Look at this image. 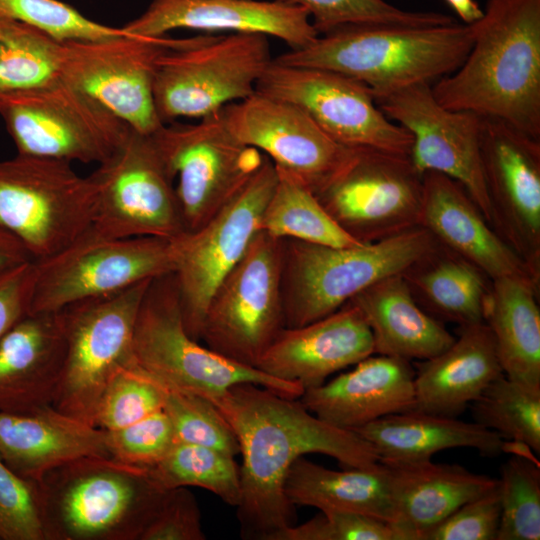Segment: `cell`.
<instances>
[{
	"instance_id": "277c9868",
	"label": "cell",
	"mask_w": 540,
	"mask_h": 540,
	"mask_svg": "<svg viewBox=\"0 0 540 540\" xmlns=\"http://www.w3.org/2000/svg\"><path fill=\"white\" fill-rule=\"evenodd\" d=\"M47 540H140L167 490L147 468L85 456L39 482Z\"/></svg>"
},
{
	"instance_id": "836d02e7",
	"label": "cell",
	"mask_w": 540,
	"mask_h": 540,
	"mask_svg": "<svg viewBox=\"0 0 540 540\" xmlns=\"http://www.w3.org/2000/svg\"><path fill=\"white\" fill-rule=\"evenodd\" d=\"M418 304L440 322H484L487 276L440 243L403 274Z\"/></svg>"
},
{
	"instance_id": "f1b7e54d",
	"label": "cell",
	"mask_w": 540,
	"mask_h": 540,
	"mask_svg": "<svg viewBox=\"0 0 540 540\" xmlns=\"http://www.w3.org/2000/svg\"><path fill=\"white\" fill-rule=\"evenodd\" d=\"M85 456H109L105 431L47 406L0 412V457L21 477L39 482L48 472Z\"/></svg>"
},
{
	"instance_id": "bcb514c9",
	"label": "cell",
	"mask_w": 540,
	"mask_h": 540,
	"mask_svg": "<svg viewBox=\"0 0 540 540\" xmlns=\"http://www.w3.org/2000/svg\"><path fill=\"white\" fill-rule=\"evenodd\" d=\"M272 540H397L392 526L379 518L352 512H321L291 525Z\"/></svg>"
},
{
	"instance_id": "2e32d148",
	"label": "cell",
	"mask_w": 540,
	"mask_h": 540,
	"mask_svg": "<svg viewBox=\"0 0 540 540\" xmlns=\"http://www.w3.org/2000/svg\"><path fill=\"white\" fill-rule=\"evenodd\" d=\"M314 194L333 220L363 244L421 226L423 174L410 156L356 149Z\"/></svg>"
},
{
	"instance_id": "8d00e7d4",
	"label": "cell",
	"mask_w": 540,
	"mask_h": 540,
	"mask_svg": "<svg viewBox=\"0 0 540 540\" xmlns=\"http://www.w3.org/2000/svg\"><path fill=\"white\" fill-rule=\"evenodd\" d=\"M470 406L474 422L539 454L540 390L530 389L503 373Z\"/></svg>"
},
{
	"instance_id": "484cf974",
	"label": "cell",
	"mask_w": 540,
	"mask_h": 540,
	"mask_svg": "<svg viewBox=\"0 0 540 540\" xmlns=\"http://www.w3.org/2000/svg\"><path fill=\"white\" fill-rule=\"evenodd\" d=\"M65 356L62 315L29 313L0 340V412L53 406Z\"/></svg>"
},
{
	"instance_id": "d6986e66",
	"label": "cell",
	"mask_w": 540,
	"mask_h": 540,
	"mask_svg": "<svg viewBox=\"0 0 540 540\" xmlns=\"http://www.w3.org/2000/svg\"><path fill=\"white\" fill-rule=\"evenodd\" d=\"M374 98L381 111L411 135L414 167L421 174L438 172L460 183L491 226L480 154L482 117L443 107L434 97L431 84H417Z\"/></svg>"
},
{
	"instance_id": "74e56055",
	"label": "cell",
	"mask_w": 540,
	"mask_h": 540,
	"mask_svg": "<svg viewBox=\"0 0 540 540\" xmlns=\"http://www.w3.org/2000/svg\"><path fill=\"white\" fill-rule=\"evenodd\" d=\"M59 41L18 21L0 18V94L58 77Z\"/></svg>"
},
{
	"instance_id": "7bdbcfd3",
	"label": "cell",
	"mask_w": 540,
	"mask_h": 540,
	"mask_svg": "<svg viewBox=\"0 0 540 540\" xmlns=\"http://www.w3.org/2000/svg\"><path fill=\"white\" fill-rule=\"evenodd\" d=\"M162 387L163 410L172 422L177 442L210 447L233 457L240 453L233 429L210 400Z\"/></svg>"
},
{
	"instance_id": "83f0119b",
	"label": "cell",
	"mask_w": 540,
	"mask_h": 540,
	"mask_svg": "<svg viewBox=\"0 0 540 540\" xmlns=\"http://www.w3.org/2000/svg\"><path fill=\"white\" fill-rule=\"evenodd\" d=\"M414 410L458 418L503 374L492 332L485 322L459 326L443 352L415 364Z\"/></svg>"
},
{
	"instance_id": "f907efd6",
	"label": "cell",
	"mask_w": 540,
	"mask_h": 540,
	"mask_svg": "<svg viewBox=\"0 0 540 540\" xmlns=\"http://www.w3.org/2000/svg\"><path fill=\"white\" fill-rule=\"evenodd\" d=\"M32 258L22 244L0 228V271L30 261Z\"/></svg>"
},
{
	"instance_id": "d6a6232c",
	"label": "cell",
	"mask_w": 540,
	"mask_h": 540,
	"mask_svg": "<svg viewBox=\"0 0 540 540\" xmlns=\"http://www.w3.org/2000/svg\"><path fill=\"white\" fill-rule=\"evenodd\" d=\"M284 491L293 506L360 513L389 524L394 518L388 474L380 461L371 467L337 471L302 456L289 469Z\"/></svg>"
},
{
	"instance_id": "3957f363",
	"label": "cell",
	"mask_w": 540,
	"mask_h": 540,
	"mask_svg": "<svg viewBox=\"0 0 540 540\" xmlns=\"http://www.w3.org/2000/svg\"><path fill=\"white\" fill-rule=\"evenodd\" d=\"M473 42L472 25L355 26L319 35L273 58L297 67L334 71L366 85L374 97L433 84L455 71Z\"/></svg>"
},
{
	"instance_id": "4316f807",
	"label": "cell",
	"mask_w": 540,
	"mask_h": 540,
	"mask_svg": "<svg viewBox=\"0 0 540 540\" xmlns=\"http://www.w3.org/2000/svg\"><path fill=\"white\" fill-rule=\"evenodd\" d=\"M387 470L397 540H421L464 503L497 486L498 479L458 464L380 461Z\"/></svg>"
},
{
	"instance_id": "5b68a950",
	"label": "cell",
	"mask_w": 540,
	"mask_h": 540,
	"mask_svg": "<svg viewBox=\"0 0 540 540\" xmlns=\"http://www.w3.org/2000/svg\"><path fill=\"white\" fill-rule=\"evenodd\" d=\"M437 245L422 226L350 247L282 240L284 326H303L334 313L374 283L403 274Z\"/></svg>"
},
{
	"instance_id": "7402d4cb",
	"label": "cell",
	"mask_w": 540,
	"mask_h": 540,
	"mask_svg": "<svg viewBox=\"0 0 540 540\" xmlns=\"http://www.w3.org/2000/svg\"><path fill=\"white\" fill-rule=\"evenodd\" d=\"M122 28L143 37H162L177 29L254 33L278 38L290 49L303 48L319 36L305 9L277 0H152Z\"/></svg>"
},
{
	"instance_id": "9c48e42d",
	"label": "cell",
	"mask_w": 540,
	"mask_h": 540,
	"mask_svg": "<svg viewBox=\"0 0 540 540\" xmlns=\"http://www.w3.org/2000/svg\"><path fill=\"white\" fill-rule=\"evenodd\" d=\"M0 118L18 154L97 163L108 159L131 127L60 78L0 94Z\"/></svg>"
},
{
	"instance_id": "f35d334b",
	"label": "cell",
	"mask_w": 540,
	"mask_h": 540,
	"mask_svg": "<svg viewBox=\"0 0 540 540\" xmlns=\"http://www.w3.org/2000/svg\"><path fill=\"white\" fill-rule=\"evenodd\" d=\"M307 11L319 35L355 26H439L455 18L434 11L401 9L385 0H277Z\"/></svg>"
},
{
	"instance_id": "f546056e",
	"label": "cell",
	"mask_w": 540,
	"mask_h": 540,
	"mask_svg": "<svg viewBox=\"0 0 540 540\" xmlns=\"http://www.w3.org/2000/svg\"><path fill=\"white\" fill-rule=\"evenodd\" d=\"M349 303L371 330L374 354L420 361L438 355L455 340L418 304L402 274L374 283Z\"/></svg>"
},
{
	"instance_id": "1f68e13d",
	"label": "cell",
	"mask_w": 540,
	"mask_h": 540,
	"mask_svg": "<svg viewBox=\"0 0 540 540\" xmlns=\"http://www.w3.org/2000/svg\"><path fill=\"white\" fill-rule=\"evenodd\" d=\"M539 287L516 278L491 280L484 307L503 373L540 390Z\"/></svg>"
},
{
	"instance_id": "7a4b0ae2",
	"label": "cell",
	"mask_w": 540,
	"mask_h": 540,
	"mask_svg": "<svg viewBox=\"0 0 540 540\" xmlns=\"http://www.w3.org/2000/svg\"><path fill=\"white\" fill-rule=\"evenodd\" d=\"M461 65L431 85L440 105L540 139V0H487Z\"/></svg>"
},
{
	"instance_id": "44dd1931",
	"label": "cell",
	"mask_w": 540,
	"mask_h": 540,
	"mask_svg": "<svg viewBox=\"0 0 540 540\" xmlns=\"http://www.w3.org/2000/svg\"><path fill=\"white\" fill-rule=\"evenodd\" d=\"M221 113L232 134L313 193L324 187L356 149L328 136L297 105L255 92Z\"/></svg>"
},
{
	"instance_id": "816d5d0a",
	"label": "cell",
	"mask_w": 540,
	"mask_h": 540,
	"mask_svg": "<svg viewBox=\"0 0 540 540\" xmlns=\"http://www.w3.org/2000/svg\"><path fill=\"white\" fill-rule=\"evenodd\" d=\"M465 25L477 23L484 15V10L475 0H445Z\"/></svg>"
},
{
	"instance_id": "c3c4849f",
	"label": "cell",
	"mask_w": 540,
	"mask_h": 540,
	"mask_svg": "<svg viewBox=\"0 0 540 540\" xmlns=\"http://www.w3.org/2000/svg\"><path fill=\"white\" fill-rule=\"evenodd\" d=\"M201 513L187 487L167 490L140 540H205Z\"/></svg>"
},
{
	"instance_id": "60d3db41",
	"label": "cell",
	"mask_w": 540,
	"mask_h": 540,
	"mask_svg": "<svg viewBox=\"0 0 540 540\" xmlns=\"http://www.w3.org/2000/svg\"><path fill=\"white\" fill-rule=\"evenodd\" d=\"M164 389L160 383L133 364L121 368L103 390L93 415V426L115 431L161 409Z\"/></svg>"
},
{
	"instance_id": "52a82bcc",
	"label": "cell",
	"mask_w": 540,
	"mask_h": 540,
	"mask_svg": "<svg viewBox=\"0 0 540 540\" xmlns=\"http://www.w3.org/2000/svg\"><path fill=\"white\" fill-rule=\"evenodd\" d=\"M272 59L262 34L185 38L158 60L153 83L158 117L163 124L199 120L248 98Z\"/></svg>"
},
{
	"instance_id": "8fae6325",
	"label": "cell",
	"mask_w": 540,
	"mask_h": 540,
	"mask_svg": "<svg viewBox=\"0 0 540 540\" xmlns=\"http://www.w3.org/2000/svg\"><path fill=\"white\" fill-rule=\"evenodd\" d=\"M152 136L173 180L185 231L211 219L266 159L232 134L221 111L195 124H163Z\"/></svg>"
},
{
	"instance_id": "d590c367",
	"label": "cell",
	"mask_w": 540,
	"mask_h": 540,
	"mask_svg": "<svg viewBox=\"0 0 540 540\" xmlns=\"http://www.w3.org/2000/svg\"><path fill=\"white\" fill-rule=\"evenodd\" d=\"M147 469L165 490L199 487L230 506L237 507L240 503V466L233 456L217 449L176 442L159 463Z\"/></svg>"
},
{
	"instance_id": "4dcf8cb0",
	"label": "cell",
	"mask_w": 540,
	"mask_h": 540,
	"mask_svg": "<svg viewBox=\"0 0 540 540\" xmlns=\"http://www.w3.org/2000/svg\"><path fill=\"white\" fill-rule=\"evenodd\" d=\"M377 451L380 461L431 460L442 450L473 448L489 457L506 450L497 433L456 417L407 411L387 415L355 430Z\"/></svg>"
},
{
	"instance_id": "d4e9b609",
	"label": "cell",
	"mask_w": 540,
	"mask_h": 540,
	"mask_svg": "<svg viewBox=\"0 0 540 540\" xmlns=\"http://www.w3.org/2000/svg\"><path fill=\"white\" fill-rule=\"evenodd\" d=\"M414 375L410 361L372 354L352 370L305 389L299 400L320 419L353 431L387 415L414 410Z\"/></svg>"
},
{
	"instance_id": "7c38bea8",
	"label": "cell",
	"mask_w": 540,
	"mask_h": 540,
	"mask_svg": "<svg viewBox=\"0 0 540 540\" xmlns=\"http://www.w3.org/2000/svg\"><path fill=\"white\" fill-rule=\"evenodd\" d=\"M282 239L260 230L209 301L201 341L244 365H256L284 328Z\"/></svg>"
},
{
	"instance_id": "6da1fadb",
	"label": "cell",
	"mask_w": 540,
	"mask_h": 540,
	"mask_svg": "<svg viewBox=\"0 0 540 540\" xmlns=\"http://www.w3.org/2000/svg\"><path fill=\"white\" fill-rule=\"evenodd\" d=\"M211 402L233 429L242 455L241 500L236 508L245 539L272 540L294 525L295 506L284 485L298 458L320 453L345 468H366L380 461L368 441L320 419L299 399L241 383Z\"/></svg>"
},
{
	"instance_id": "30bf717a",
	"label": "cell",
	"mask_w": 540,
	"mask_h": 540,
	"mask_svg": "<svg viewBox=\"0 0 540 540\" xmlns=\"http://www.w3.org/2000/svg\"><path fill=\"white\" fill-rule=\"evenodd\" d=\"M152 280L60 310L65 356L53 407L93 425L103 390L121 368L135 362L136 317Z\"/></svg>"
},
{
	"instance_id": "681fc988",
	"label": "cell",
	"mask_w": 540,
	"mask_h": 540,
	"mask_svg": "<svg viewBox=\"0 0 540 540\" xmlns=\"http://www.w3.org/2000/svg\"><path fill=\"white\" fill-rule=\"evenodd\" d=\"M34 280L33 260L0 271V340L30 313Z\"/></svg>"
},
{
	"instance_id": "e575fe53",
	"label": "cell",
	"mask_w": 540,
	"mask_h": 540,
	"mask_svg": "<svg viewBox=\"0 0 540 540\" xmlns=\"http://www.w3.org/2000/svg\"><path fill=\"white\" fill-rule=\"evenodd\" d=\"M276 170L277 183L263 211L262 231L277 239L331 247L363 244L333 220L307 186L288 173Z\"/></svg>"
},
{
	"instance_id": "b9f144b4",
	"label": "cell",
	"mask_w": 540,
	"mask_h": 540,
	"mask_svg": "<svg viewBox=\"0 0 540 540\" xmlns=\"http://www.w3.org/2000/svg\"><path fill=\"white\" fill-rule=\"evenodd\" d=\"M0 18L21 22L58 41H92L127 32L86 17L59 0H0Z\"/></svg>"
},
{
	"instance_id": "ac0fdd59",
	"label": "cell",
	"mask_w": 540,
	"mask_h": 540,
	"mask_svg": "<svg viewBox=\"0 0 540 540\" xmlns=\"http://www.w3.org/2000/svg\"><path fill=\"white\" fill-rule=\"evenodd\" d=\"M256 92L297 105L345 147L410 156L411 135L381 111L366 85L353 78L272 59Z\"/></svg>"
},
{
	"instance_id": "9a60e30c",
	"label": "cell",
	"mask_w": 540,
	"mask_h": 540,
	"mask_svg": "<svg viewBox=\"0 0 540 540\" xmlns=\"http://www.w3.org/2000/svg\"><path fill=\"white\" fill-rule=\"evenodd\" d=\"M90 176L96 185L90 228L95 234L172 240L185 231L173 180L152 134L131 128Z\"/></svg>"
},
{
	"instance_id": "8992f818",
	"label": "cell",
	"mask_w": 540,
	"mask_h": 540,
	"mask_svg": "<svg viewBox=\"0 0 540 540\" xmlns=\"http://www.w3.org/2000/svg\"><path fill=\"white\" fill-rule=\"evenodd\" d=\"M136 365L166 388L210 401L232 386L252 383L299 399L304 388L235 362L192 338L184 325L173 273L154 278L142 298L132 341Z\"/></svg>"
},
{
	"instance_id": "5bb4252c",
	"label": "cell",
	"mask_w": 540,
	"mask_h": 540,
	"mask_svg": "<svg viewBox=\"0 0 540 540\" xmlns=\"http://www.w3.org/2000/svg\"><path fill=\"white\" fill-rule=\"evenodd\" d=\"M277 178L274 164L266 157L243 188L203 226L171 240L183 322L192 338L201 341L212 294L261 230Z\"/></svg>"
},
{
	"instance_id": "7dc6e473",
	"label": "cell",
	"mask_w": 540,
	"mask_h": 540,
	"mask_svg": "<svg viewBox=\"0 0 540 540\" xmlns=\"http://www.w3.org/2000/svg\"><path fill=\"white\" fill-rule=\"evenodd\" d=\"M500 515L501 506L496 486L461 505L428 529L421 540H496Z\"/></svg>"
},
{
	"instance_id": "603a6c76",
	"label": "cell",
	"mask_w": 540,
	"mask_h": 540,
	"mask_svg": "<svg viewBox=\"0 0 540 540\" xmlns=\"http://www.w3.org/2000/svg\"><path fill=\"white\" fill-rule=\"evenodd\" d=\"M374 354L370 328L360 311L346 303L334 313L303 326L284 327L256 368L304 390Z\"/></svg>"
},
{
	"instance_id": "ba28073f",
	"label": "cell",
	"mask_w": 540,
	"mask_h": 540,
	"mask_svg": "<svg viewBox=\"0 0 540 540\" xmlns=\"http://www.w3.org/2000/svg\"><path fill=\"white\" fill-rule=\"evenodd\" d=\"M96 185L71 163L18 154L0 160V228L32 260L67 247L92 226Z\"/></svg>"
},
{
	"instance_id": "cb8c5ba5",
	"label": "cell",
	"mask_w": 540,
	"mask_h": 540,
	"mask_svg": "<svg viewBox=\"0 0 540 540\" xmlns=\"http://www.w3.org/2000/svg\"><path fill=\"white\" fill-rule=\"evenodd\" d=\"M421 226L490 280L516 278L539 287L540 277L493 230L463 186L452 178L438 172L423 174Z\"/></svg>"
},
{
	"instance_id": "ffe728a7",
	"label": "cell",
	"mask_w": 540,
	"mask_h": 540,
	"mask_svg": "<svg viewBox=\"0 0 540 540\" xmlns=\"http://www.w3.org/2000/svg\"><path fill=\"white\" fill-rule=\"evenodd\" d=\"M480 154L491 226L540 277V139L482 117Z\"/></svg>"
},
{
	"instance_id": "f6af8a7d",
	"label": "cell",
	"mask_w": 540,
	"mask_h": 540,
	"mask_svg": "<svg viewBox=\"0 0 540 540\" xmlns=\"http://www.w3.org/2000/svg\"><path fill=\"white\" fill-rule=\"evenodd\" d=\"M176 442L172 422L163 409L121 429L105 431L110 457L144 468L159 463Z\"/></svg>"
},
{
	"instance_id": "e0dca14e",
	"label": "cell",
	"mask_w": 540,
	"mask_h": 540,
	"mask_svg": "<svg viewBox=\"0 0 540 540\" xmlns=\"http://www.w3.org/2000/svg\"><path fill=\"white\" fill-rule=\"evenodd\" d=\"M183 39L129 33L92 41H59L58 77L88 94L133 130L153 134L163 123L153 83L157 63Z\"/></svg>"
},
{
	"instance_id": "ab89813d",
	"label": "cell",
	"mask_w": 540,
	"mask_h": 540,
	"mask_svg": "<svg viewBox=\"0 0 540 540\" xmlns=\"http://www.w3.org/2000/svg\"><path fill=\"white\" fill-rule=\"evenodd\" d=\"M497 487L501 515L496 540H539V462L514 453L502 464Z\"/></svg>"
},
{
	"instance_id": "ee69618b",
	"label": "cell",
	"mask_w": 540,
	"mask_h": 540,
	"mask_svg": "<svg viewBox=\"0 0 540 540\" xmlns=\"http://www.w3.org/2000/svg\"><path fill=\"white\" fill-rule=\"evenodd\" d=\"M0 540H47L38 482L18 475L1 457Z\"/></svg>"
},
{
	"instance_id": "4fadbf2b",
	"label": "cell",
	"mask_w": 540,
	"mask_h": 540,
	"mask_svg": "<svg viewBox=\"0 0 540 540\" xmlns=\"http://www.w3.org/2000/svg\"><path fill=\"white\" fill-rule=\"evenodd\" d=\"M34 264L30 313L58 312L76 302L112 294L174 271L171 240L107 238L90 229Z\"/></svg>"
}]
</instances>
